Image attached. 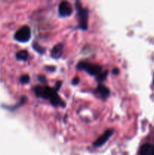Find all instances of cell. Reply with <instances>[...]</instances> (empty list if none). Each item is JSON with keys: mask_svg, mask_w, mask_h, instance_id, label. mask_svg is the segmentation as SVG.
<instances>
[{"mask_svg": "<svg viewBox=\"0 0 154 155\" xmlns=\"http://www.w3.org/2000/svg\"><path fill=\"white\" fill-rule=\"evenodd\" d=\"M35 93L38 97H41L42 98H45V99H49L51 97V95L56 92L55 89H53L51 88L48 87V86H45V87H42L40 86H37L35 87L34 89Z\"/></svg>", "mask_w": 154, "mask_h": 155, "instance_id": "277c9868", "label": "cell"}, {"mask_svg": "<svg viewBox=\"0 0 154 155\" xmlns=\"http://www.w3.org/2000/svg\"><path fill=\"white\" fill-rule=\"evenodd\" d=\"M153 84H154V79H153Z\"/></svg>", "mask_w": 154, "mask_h": 155, "instance_id": "d6986e66", "label": "cell"}, {"mask_svg": "<svg viewBox=\"0 0 154 155\" xmlns=\"http://www.w3.org/2000/svg\"><path fill=\"white\" fill-rule=\"evenodd\" d=\"M29 54L27 50H21L18 51L16 54V58L18 60L20 61H27L28 59Z\"/></svg>", "mask_w": 154, "mask_h": 155, "instance_id": "8fae6325", "label": "cell"}, {"mask_svg": "<svg viewBox=\"0 0 154 155\" xmlns=\"http://www.w3.org/2000/svg\"><path fill=\"white\" fill-rule=\"evenodd\" d=\"M77 68L79 70H84L87 71L92 76H98L100 73H101V67L97 64H91L87 62H79L77 65Z\"/></svg>", "mask_w": 154, "mask_h": 155, "instance_id": "7a4b0ae2", "label": "cell"}, {"mask_svg": "<svg viewBox=\"0 0 154 155\" xmlns=\"http://www.w3.org/2000/svg\"><path fill=\"white\" fill-rule=\"evenodd\" d=\"M113 134V130H107V131H106L105 133L102 135V136H100V137L98 138V139H97L95 142H94V146L97 147V148L102 146V145H104V144L107 142V141L108 140L110 137H111V136Z\"/></svg>", "mask_w": 154, "mask_h": 155, "instance_id": "8992f818", "label": "cell"}, {"mask_svg": "<svg viewBox=\"0 0 154 155\" xmlns=\"http://www.w3.org/2000/svg\"><path fill=\"white\" fill-rule=\"evenodd\" d=\"M113 74H116V75H118V74H119V69H117V68H115V69H113Z\"/></svg>", "mask_w": 154, "mask_h": 155, "instance_id": "ac0fdd59", "label": "cell"}, {"mask_svg": "<svg viewBox=\"0 0 154 155\" xmlns=\"http://www.w3.org/2000/svg\"><path fill=\"white\" fill-rule=\"evenodd\" d=\"M49 100L51 101V103L54 106H64L63 101H62L61 98H60V96L57 95V91L51 95V97L49 98Z\"/></svg>", "mask_w": 154, "mask_h": 155, "instance_id": "30bf717a", "label": "cell"}, {"mask_svg": "<svg viewBox=\"0 0 154 155\" xmlns=\"http://www.w3.org/2000/svg\"><path fill=\"white\" fill-rule=\"evenodd\" d=\"M31 37V31L28 26H23L15 33L14 39L21 42H27Z\"/></svg>", "mask_w": 154, "mask_h": 155, "instance_id": "3957f363", "label": "cell"}, {"mask_svg": "<svg viewBox=\"0 0 154 155\" xmlns=\"http://www.w3.org/2000/svg\"><path fill=\"white\" fill-rule=\"evenodd\" d=\"M60 86H61V82H57V84H56V89H55V90H56V91L58 90V89H60Z\"/></svg>", "mask_w": 154, "mask_h": 155, "instance_id": "2e32d148", "label": "cell"}, {"mask_svg": "<svg viewBox=\"0 0 154 155\" xmlns=\"http://www.w3.org/2000/svg\"><path fill=\"white\" fill-rule=\"evenodd\" d=\"M29 81H30V77L27 74H24V75L21 76V78H20V82L23 84H26Z\"/></svg>", "mask_w": 154, "mask_h": 155, "instance_id": "5bb4252c", "label": "cell"}, {"mask_svg": "<svg viewBox=\"0 0 154 155\" xmlns=\"http://www.w3.org/2000/svg\"><path fill=\"white\" fill-rule=\"evenodd\" d=\"M39 80H40V81H42V83H46V80H45V78L44 77H39Z\"/></svg>", "mask_w": 154, "mask_h": 155, "instance_id": "e0dca14e", "label": "cell"}, {"mask_svg": "<svg viewBox=\"0 0 154 155\" xmlns=\"http://www.w3.org/2000/svg\"><path fill=\"white\" fill-rule=\"evenodd\" d=\"M58 11L60 16L68 17L72 14V8L67 1H63L59 5Z\"/></svg>", "mask_w": 154, "mask_h": 155, "instance_id": "5b68a950", "label": "cell"}, {"mask_svg": "<svg viewBox=\"0 0 154 155\" xmlns=\"http://www.w3.org/2000/svg\"><path fill=\"white\" fill-rule=\"evenodd\" d=\"M63 51V45L62 43H58L53 47L51 50V57L55 59H58L59 58L61 57Z\"/></svg>", "mask_w": 154, "mask_h": 155, "instance_id": "52a82bcc", "label": "cell"}, {"mask_svg": "<svg viewBox=\"0 0 154 155\" xmlns=\"http://www.w3.org/2000/svg\"><path fill=\"white\" fill-rule=\"evenodd\" d=\"M140 155H154V146L150 144H145L140 148Z\"/></svg>", "mask_w": 154, "mask_h": 155, "instance_id": "ba28073f", "label": "cell"}, {"mask_svg": "<svg viewBox=\"0 0 154 155\" xmlns=\"http://www.w3.org/2000/svg\"><path fill=\"white\" fill-rule=\"evenodd\" d=\"M79 83V78L78 77H75V78L72 79V85H77Z\"/></svg>", "mask_w": 154, "mask_h": 155, "instance_id": "9a60e30c", "label": "cell"}, {"mask_svg": "<svg viewBox=\"0 0 154 155\" xmlns=\"http://www.w3.org/2000/svg\"><path fill=\"white\" fill-rule=\"evenodd\" d=\"M97 90L99 92L100 95H101V97H102L103 98H104V99L108 98L109 95H110V90H109V89L107 87H106V86L103 84L98 85V88H97Z\"/></svg>", "mask_w": 154, "mask_h": 155, "instance_id": "9c48e42d", "label": "cell"}, {"mask_svg": "<svg viewBox=\"0 0 154 155\" xmlns=\"http://www.w3.org/2000/svg\"><path fill=\"white\" fill-rule=\"evenodd\" d=\"M77 11H78L79 16V27L83 30L88 29V11L87 8H84L82 7L79 0H76L75 2Z\"/></svg>", "mask_w": 154, "mask_h": 155, "instance_id": "6da1fadb", "label": "cell"}, {"mask_svg": "<svg viewBox=\"0 0 154 155\" xmlns=\"http://www.w3.org/2000/svg\"><path fill=\"white\" fill-rule=\"evenodd\" d=\"M107 74H108L107 71H104V72L100 73V74L98 75V77H97V79H98V81H99V82L104 81V80H105L106 79H107Z\"/></svg>", "mask_w": 154, "mask_h": 155, "instance_id": "7c38bea8", "label": "cell"}, {"mask_svg": "<svg viewBox=\"0 0 154 155\" xmlns=\"http://www.w3.org/2000/svg\"><path fill=\"white\" fill-rule=\"evenodd\" d=\"M33 48H34L36 51H38L39 54H43V53L45 52V48H42V46H40V45H39L38 43H36V42H35V43L33 44Z\"/></svg>", "mask_w": 154, "mask_h": 155, "instance_id": "4fadbf2b", "label": "cell"}]
</instances>
